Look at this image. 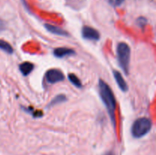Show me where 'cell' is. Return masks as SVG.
<instances>
[{
    "instance_id": "obj_11",
    "label": "cell",
    "mask_w": 156,
    "mask_h": 155,
    "mask_svg": "<svg viewBox=\"0 0 156 155\" xmlns=\"http://www.w3.org/2000/svg\"><path fill=\"white\" fill-rule=\"evenodd\" d=\"M68 78H69V80L73 83V85H75V86L77 87V88H82V82H81V81L79 80V78L76 75V74H69Z\"/></svg>"
},
{
    "instance_id": "obj_14",
    "label": "cell",
    "mask_w": 156,
    "mask_h": 155,
    "mask_svg": "<svg viewBox=\"0 0 156 155\" xmlns=\"http://www.w3.org/2000/svg\"><path fill=\"white\" fill-rule=\"evenodd\" d=\"M146 23H147V21H146V18H143V17H140V18H139L138 19H137V24H138V25L140 26V27H144L146 24Z\"/></svg>"
},
{
    "instance_id": "obj_8",
    "label": "cell",
    "mask_w": 156,
    "mask_h": 155,
    "mask_svg": "<svg viewBox=\"0 0 156 155\" xmlns=\"http://www.w3.org/2000/svg\"><path fill=\"white\" fill-rule=\"evenodd\" d=\"M45 27L49 32L53 33V34L59 35V36H69V33L66 31L63 30L62 29L59 28V27H56V26L51 25V24H46Z\"/></svg>"
},
{
    "instance_id": "obj_3",
    "label": "cell",
    "mask_w": 156,
    "mask_h": 155,
    "mask_svg": "<svg viewBox=\"0 0 156 155\" xmlns=\"http://www.w3.org/2000/svg\"><path fill=\"white\" fill-rule=\"evenodd\" d=\"M152 125V121L146 117L137 119L133 124L131 129L132 135L136 138H140L145 136L151 130Z\"/></svg>"
},
{
    "instance_id": "obj_6",
    "label": "cell",
    "mask_w": 156,
    "mask_h": 155,
    "mask_svg": "<svg viewBox=\"0 0 156 155\" xmlns=\"http://www.w3.org/2000/svg\"><path fill=\"white\" fill-rule=\"evenodd\" d=\"M75 54H76V52L74 50L69 48H66V47H58L53 50V55L57 58H63Z\"/></svg>"
},
{
    "instance_id": "obj_13",
    "label": "cell",
    "mask_w": 156,
    "mask_h": 155,
    "mask_svg": "<svg viewBox=\"0 0 156 155\" xmlns=\"http://www.w3.org/2000/svg\"><path fill=\"white\" fill-rule=\"evenodd\" d=\"M107 1L113 7H117V6L121 5L124 2L125 0H107Z\"/></svg>"
},
{
    "instance_id": "obj_1",
    "label": "cell",
    "mask_w": 156,
    "mask_h": 155,
    "mask_svg": "<svg viewBox=\"0 0 156 155\" xmlns=\"http://www.w3.org/2000/svg\"><path fill=\"white\" fill-rule=\"evenodd\" d=\"M99 94H100L101 98L103 100L104 103L106 106L107 110L109 113L111 119L112 121V124L114 127L116 126V118H115V111H116V100L114 94L112 90L110 88L109 85L104 81L103 80L100 79L98 83Z\"/></svg>"
},
{
    "instance_id": "obj_15",
    "label": "cell",
    "mask_w": 156,
    "mask_h": 155,
    "mask_svg": "<svg viewBox=\"0 0 156 155\" xmlns=\"http://www.w3.org/2000/svg\"><path fill=\"white\" fill-rule=\"evenodd\" d=\"M104 155H114V153H113V152L109 151V152H107V153H105Z\"/></svg>"
},
{
    "instance_id": "obj_10",
    "label": "cell",
    "mask_w": 156,
    "mask_h": 155,
    "mask_svg": "<svg viewBox=\"0 0 156 155\" xmlns=\"http://www.w3.org/2000/svg\"><path fill=\"white\" fill-rule=\"evenodd\" d=\"M0 50H3L8 54H12L13 53V48H12V46L8 42L1 39H0Z\"/></svg>"
},
{
    "instance_id": "obj_2",
    "label": "cell",
    "mask_w": 156,
    "mask_h": 155,
    "mask_svg": "<svg viewBox=\"0 0 156 155\" xmlns=\"http://www.w3.org/2000/svg\"><path fill=\"white\" fill-rule=\"evenodd\" d=\"M117 54L120 68L126 74H129V65L130 61V48L126 43H120L117 47Z\"/></svg>"
},
{
    "instance_id": "obj_5",
    "label": "cell",
    "mask_w": 156,
    "mask_h": 155,
    "mask_svg": "<svg viewBox=\"0 0 156 155\" xmlns=\"http://www.w3.org/2000/svg\"><path fill=\"white\" fill-rule=\"evenodd\" d=\"M82 37L89 40L97 41L100 39V33L96 29L89 26H84L82 30Z\"/></svg>"
},
{
    "instance_id": "obj_4",
    "label": "cell",
    "mask_w": 156,
    "mask_h": 155,
    "mask_svg": "<svg viewBox=\"0 0 156 155\" xmlns=\"http://www.w3.org/2000/svg\"><path fill=\"white\" fill-rule=\"evenodd\" d=\"M46 80L47 82L50 84H55L57 82L62 81L65 79V76H64L63 73L58 69H50L47 71L45 74Z\"/></svg>"
},
{
    "instance_id": "obj_12",
    "label": "cell",
    "mask_w": 156,
    "mask_h": 155,
    "mask_svg": "<svg viewBox=\"0 0 156 155\" xmlns=\"http://www.w3.org/2000/svg\"><path fill=\"white\" fill-rule=\"evenodd\" d=\"M66 100V96L62 95V94H61V95H57L53 100H52L51 102H50V103L49 104V106H54V105L58 104V103L65 102Z\"/></svg>"
},
{
    "instance_id": "obj_9",
    "label": "cell",
    "mask_w": 156,
    "mask_h": 155,
    "mask_svg": "<svg viewBox=\"0 0 156 155\" xmlns=\"http://www.w3.org/2000/svg\"><path fill=\"white\" fill-rule=\"evenodd\" d=\"M34 68V65L28 62H24L19 65L20 71L24 76L28 75L33 71Z\"/></svg>"
},
{
    "instance_id": "obj_7",
    "label": "cell",
    "mask_w": 156,
    "mask_h": 155,
    "mask_svg": "<svg viewBox=\"0 0 156 155\" xmlns=\"http://www.w3.org/2000/svg\"><path fill=\"white\" fill-rule=\"evenodd\" d=\"M113 74H114V78H115V81L116 82H117V85H118L119 88L121 89V91H123V92L127 91L128 85L127 84H126V81H125L124 78H123V76H122V74L117 71H114Z\"/></svg>"
}]
</instances>
